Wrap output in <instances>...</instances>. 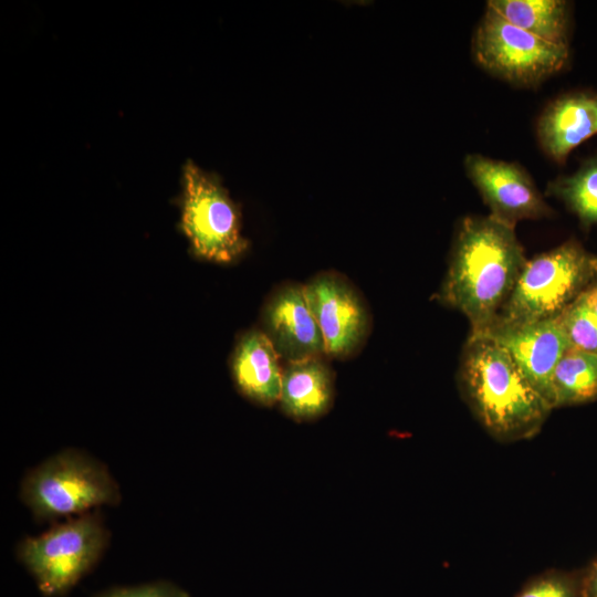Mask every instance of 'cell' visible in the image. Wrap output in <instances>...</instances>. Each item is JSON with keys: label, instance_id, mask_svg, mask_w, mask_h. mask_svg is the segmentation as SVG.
Instances as JSON below:
<instances>
[{"label": "cell", "instance_id": "cell-1", "mask_svg": "<svg viewBox=\"0 0 597 597\" xmlns=\"http://www.w3.org/2000/svg\"><path fill=\"white\" fill-rule=\"evenodd\" d=\"M526 260L515 228L490 214L464 217L433 297L462 313L470 323V334H481L496 320Z\"/></svg>", "mask_w": 597, "mask_h": 597}, {"label": "cell", "instance_id": "cell-2", "mask_svg": "<svg viewBox=\"0 0 597 597\" xmlns=\"http://www.w3.org/2000/svg\"><path fill=\"white\" fill-rule=\"evenodd\" d=\"M457 380L474 418L500 442L533 438L553 410L510 354L484 335H469Z\"/></svg>", "mask_w": 597, "mask_h": 597}, {"label": "cell", "instance_id": "cell-3", "mask_svg": "<svg viewBox=\"0 0 597 597\" xmlns=\"http://www.w3.org/2000/svg\"><path fill=\"white\" fill-rule=\"evenodd\" d=\"M19 494L41 523L121 502L119 485L108 468L75 448L61 450L30 469L21 480Z\"/></svg>", "mask_w": 597, "mask_h": 597}, {"label": "cell", "instance_id": "cell-4", "mask_svg": "<svg viewBox=\"0 0 597 597\" xmlns=\"http://www.w3.org/2000/svg\"><path fill=\"white\" fill-rule=\"evenodd\" d=\"M596 282L597 255L575 240L566 241L526 260L492 325L555 318Z\"/></svg>", "mask_w": 597, "mask_h": 597}, {"label": "cell", "instance_id": "cell-5", "mask_svg": "<svg viewBox=\"0 0 597 597\" xmlns=\"http://www.w3.org/2000/svg\"><path fill=\"white\" fill-rule=\"evenodd\" d=\"M108 542L109 531L96 510L22 538L15 555L44 597H61L96 566Z\"/></svg>", "mask_w": 597, "mask_h": 597}, {"label": "cell", "instance_id": "cell-6", "mask_svg": "<svg viewBox=\"0 0 597 597\" xmlns=\"http://www.w3.org/2000/svg\"><path fill=\"white\" fill-rule=\"evenodd\" d=\"M181 174L180 229L191 252L213 263L235 262L249 247L237 205L219 177L192 160Z\"/></svg>", "mask_w": 597, "mask_h": 597}, {"label": "cell", "instance_id": "cell-7", "mask_svg": "<svg viewBox=\"0 0 597 597\" xmlns=\"http://www.w3.org/2000/svg\"><path fill=\"white\" fill-rule=\"evenodd\" d=\"M472 52L486 72L524 87L537 86L569 59L568 44L541 39L488 7L474 32Z\"/></svg>", "mask_w": 597, "mask_h": 597}, {"label": "cell", "instance_id": "cell-8", "mask_svg": "<svg viewBox=\"0 0 597 597\" xmlns=\"http://www.w3.org/2000/svg\"><path fill=\"white\" fill-rule=\"evenodd\" d=\"M306 300L325 342L326 356L347 358L366 342L371 326L367 305L343 275L323 272L304 285Z\"/></svg>", "mask_w": 597, "mask_h": 597}, {"label": "cell", "instance_id": "cell-9", "mask_svg": "<svg viewBox=\"0 0 597 597\" xmlns=\"http://www.w3.org/2000/svg\"><path fill=\"white\" fill-rule=\"evenodd\" d=\"M467 176L475 186L490 216L515 228L522 220L555 214L535 186L528 171L517 163L493 159L481 154L464 158Z\"/></svg>", "mask_w": 597, "mask_h": 597}, {"label": "cell", "instance_id": "cell-10", "mask_svg": "<svg viewBox=\"0 0 597 597\" xmlns=\"http://www.w3.org/2000/svg\"><path fill=\"white\" fill-rule=\"evenodd\" d=\"M503 347L536 391L553 406L552 376L570 348L557 317L530 323L494 324L481 334Z\"/></svg>", "mask_w": 597, "mask_h": 597}, {"label": "cell", "instance_id": "cell-11", "mask_svg": "<svg viewBox=\"0 0 597 597\" xmlns=\"http://www.w3.org/2000/svg\"><path fill=\"white\" fill-rule=\"evenodd\" d=\"M262 331L286 363L326 356L324 337L308 306L304 285L287 283L263 305Z\"/></svg>", "mask_w": 597, "mask_h": 597}, {"label": "cell", "instance_id": "cell-12", "mask_svg": "<svg viewBox=\"0 0 597 597\" xmlns=\"http://www.w3.org/2000/svg\"><path fill=\"white\" fill-rule=\"evenodd\" d=\"M597 134V93L576 91L552 101L536 124L542 150L562 165L570 151Z\"/></svg>", "mask_w": 597, "mask_h": 597}, {"label": "cell", "instance_id": "cell-13", "mask_svg": "<svg viewBox=\"0 0 597 597\" xmlns=\"http://www.w3.org/2000/svg\"><path fill=\"white\" fill-rule=\"evenodd\" d=\"M280 357L262 329L247 331L230 358L235 388L250 401L270 407L280 400L283 368Z\"/></svg>", "mask_w": 597, "mask_h": 597}, {"label": "cell", "instance_id": "cell-14", "mask_svg": "<svg viewBox=\"0 0 597 597\" xmlns=\"http://www.w3.org/2000/svg\"><path fill=\"white\" fill-rule=\"evenodd\" d=\"M334 399V374L324 357L286 363L283 368L280 404L296 421L325 415Z\"/></svg>", "mask_w": 597, "mask_h": 597}, {"label": "cell", "instance_id": "cell-15", "mask_svg": "<svg viewBox=\"0 0 597 597\" xmlns=\"http://www.w3.org/2000/svg\"><path fill=\"white\" fill-rule=\"evenodd\" d=\"M486 7L541 39L568 44L569 10L564 0H490Z\"/></svg>", "mask_w": 597, "mask_h": 597}, {"label": "cell", "instance_id": "cell-16", "mask_svg": "<svg viewBox=\"0 0 597 597\" xmlns=\"http://www.w3.org/2000/svg\"><path fill=\"white\" fill-rule=\"evenodd\" d=\"M555 408L597 400V354L569 348L552 376Z\"/></svg>", "mask_w": 597, "mask_h": 597}, {"label": "cell", "instance_id": "cell-17", "mask_svg": "<svg viewBox=\"0 0 597 597\" xmlns=\"http://www.w3.org/2000/svg\"><path fill=\"white\" fill-rule=\"evenodd\" d=\"M546 195L562 200L585 228L597 224V155L569 176L548 182Z\"/></svg>", "mask_w": 597, "mask_h": 597}, {"label": "cell", "instance_id": "cell-18", "mask_svg": "<svg viewBox=\"0 0 597 597\" xmlns=\"http://www.w3.org/2000/svg\"><path fill=\"white\" fill-rule=\"evenodd\" d=\"M557 318L570 348L597 354V316L588 303L586 292Z\"/></svg>", "mask_w": 597, "mask_h": 597}, {"label": "cell", "instance_id": "cell-19", "mask_svg": "<svg viewBox=\"0 0 597 597\" xmlns=\"http://www.w3.org/2000/svg\"><path fill=\"white\" fill-rule=\"evenodd\" d=\"M514 597H585L583 568L546 569L531 577Z\"/></svg>", "mask_w": 597, "mask_h": 597}, {"label": "cell", "instance_id": "cell-20", "mask_svg": "<svg viewBox=\"0 0 597 597\" xmlns=\"http://www.w3.org/2000/svg\"><path fill=\"white\" fill-rule=\"evenodd\" d=\"M93 597H190L189 594L167 580H156L133 586H117Z\"/></svg>", "mask_w": 597, "mask_h": 597}, {"label": "cell", "instance_id": "cell-21", "mask_svg": "<svg viewBox=\"0 0 597 597\" xmlns=\"http://www.w3.org/2000/svg\"><path fill=\"white\" fill-rule=\"evenodd\" d=\"M584 596L597 597V556L583 568Z\"/></svg>", "mask_w": 597, "mask_h": 597}, {"label": "cell", "instance_id": "cell-22", "mask_svg": "<svg viewBox=\"0 0 597 597\" xmlns=\"http://www.w3.org/2000/svg\"><path fill=\"white\" fill-rule=\"evenodd\" d=\"M587 300L597 316V282L586 291Z\"/></svg>", "mask_w": 597, "mask_h": 597}]
</instances>
